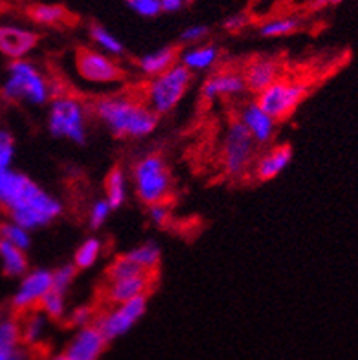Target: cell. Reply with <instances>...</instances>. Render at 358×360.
I'll return each instance as SVG.
<instances>
[{"label": "cell", "instance_id": "obj_2", "mask_svg": "<svg viewBox=\"0 0 358 360\" xmlns=\"http://www.w3.org/2000/svg\"><path fill=\"white\" fill-rule=\"evenodd\" d=\"M91 114L115 139H145L158 130L161 117L145 101L130 94H110L94 101Z\"/></svg>", "mask_w": 358, "mask_h": 360}, {"label": "cell", "instance_id": "obj_10", "mask_svg": "<svg viewBox=\"0 0 358 360\" xmlns=\"http://www.w3.org/2000/svg\"><path fill=\"white\" fill-rule=\"evenodd\" d=\"M75 72L94 86H114L124 81V70L117 59L91 48H81L75 53Z\"/></svg>", "mask_w": 358, "mask_h": 360}, {"label": "cell", "instance_id": "obj_20", "mask_svg": "<svg viewBox=\"0 0 358 360\" xmlns=\"http://www.w3.org/2000/svg\"><path fill=\"white\" fill-rule=\"evenodd\" d=\"M177 63H179L177 46H163V48H158V50L141 55L137 59V70L146 79H152L170 70Z\"/></svg>", "mask_w": 358, "mask_h": 360}, {"label": "cell", "instance_id": "obj_29", "mask_svg": "<svg viewBox=\"0 0 358 360\" xmlns=\"http://www.w3.org/2000/svg\"><path fill=\"white\" fill-rule=\"evenodd\" d=\"M27 15H30V18L33 20V24L44 27L60 26V24L66 22V18H68L66 8L59 4H35L30 8Z\"/></svg>", "mask_w": 358, "mask_h": 360}, {"label": "cell", "instance_id": "obj_39", "mask_svg": "<svg viewBox=\"0 0 358 360\" xmlns=\"http://www.w3.org/2000/svg\"><path fill=\"white\" fill-rule=\"evenodd\" d=\"M128 8L143 18H154L161 15L159 0H124Z\"/></svg>", "mask_w": 358, "mask_h": 360}, {"label": "cell", "instance_id": "obj_4", "mask_svg": "<svg viewBox=\"0 0 358 360\" xmlns=\"http://www.w3.org/2000/svg\"><path fill=\"white\" fill-rule=\"evenodd\" d=\"M48 132L73 145H87L90 108L81 97L60 94L48 103Z\"/></svg>", "mask_w": 358, "mask_h": 360}, {"label": "cell", "instance_id": "obj_28", "mask_svg": "<svg viewBox=\"0 0 358 360\" xmlns=\"http://www.w3.org/2000/svg\"><path fill=\"white\" fill-rule=\"evenodd\" d=\"M302 27V20L293 15H281V17L269 18L265 22L260 24L258 33L263 39H281L296 33Z\"/></svg>", "mask_w": 358, "mask_h": 360}, {"label": "cell", "instance_id": "obj_34", "mask_svg": "<svg viewBox=\"0 0 358 360\" xmlns=\"http://www.w3.org/2000/svg\"><path fill=\"white\" fill-rule=\"evenodd\" d=\"M17 154V143L13 132L6 127H0V169H9Z\"/></svg>", "mask_w": 358, "mask_h": 360}, {"label": "cell", "instance_id": "obj_30", "mask_svg": "<svg viewBox=\"0 0 358 360\" xmlns=\"http://www.w3.org/2000/svg\"><path fill=\"white\" fill-rule=\"evenodd\" d=\"M39 309L51 322H63V320H66V315H68V298H66L64 292L50 289L41 300V304H39Z\"/></svg>", "mask_w": 358, "mask_h": 360}, {"label": "cell", "instance_id": "obj_23", "mask_svg": "<svg viewBox=\"0 0 358 360\" xmlns=\"http://www.w3.org/2000/svg\"><path fill=\"white\" fill-rule=\"evenodd\" d=\"M23 346L18 315L4 313L0 315V360H9L18 347Z\"/></svg>", "mask_w": 358, "mask_h": 360}, {"label": "cell", "instance_id": "obj_8", "mask_svg": "<svg viewBox=\"0 0 358 360\" xmlns=\"http://www.w3.org/2000/svg\"><path fill=\"white\" fill-rule=\"evenodd\" d=\"M309 96V86L304 81L280 77L269 84L265 90L256 94V103L263 112H267L274 121L281 123L295 114Z\"/></svg>", "mask_w": 358, "mask_h": 360}, {"label": "cell", "instance_id": "obj_18", "mask_svg": "<svg viewBox=\"0 0 358 360\" xmlns=\"http://www.w3.org/2000/svg\"><path fill=\"white\" fill-rule=\"evenodd\" d=\"M222 60V48L216 42H201L196 46H185V50H179V64L185 66L188 72L210 73Z\"/></svg>", "mask_w": 358, "mask_h": 360}, {"label": "cell", "instance_id": "obj_17", "mask_svg": "<svg viewBox=\"0 0 358 360\" xmlns=\"http://www.w3.org/2000/svg\"><path fill=\"white\" fill-rule=\"evenodd\" d=\"M290 161H293V148L289 145L269 146L260 158L254 160L250 172H252L254 179H258V181H272L281 172H286Z\"/></svg>", "mask_w": 358, "mask_h": 360}, {"label": "cell", "instance_id": "obj_43", "mask_svg": "<svg viewBox=\"0 0 358 360\" xmlns=\"http://www.w3.org/2000/svg\"><path fill=\"white\" fill-rule=\"evenodd\" d=\"M344 0H314V6L317 8H333V6L342 4Z\"/></svg>", "mask_w": 358, "mask_h": 360}, {"label": "cell", "instance_id": "obj_22", "mask_svg": "<svg viewBox=\"0 0 358 360\" xmlns=\"http://www.w3.org/2000/svg\"><path fill=\"white\" fill-rule=\"evenodd\" d=\"M128 191H130V178L127 170L122 167L110 169L105 178V200L108 201L112 209H121L128 200Z\"/></svg>", "mask_w": 358, "mask_h": 360}, {"label": "cell", "instance_id": "obj_31", "mask_svg": "<svg viewBox=\"0 0 358 360\" xmlns=\"http://www.w3.org/2000/svg\"><path fill=\"white\" fill-rule=\"evenodd\" d=\"M32 233L27 229L13 224L11 219H6L0 224V242H6L9 245L23 249V251H27L32 247Z\"/></svg>", "mask_w": 358, "mask_h": 360}, {"label": "cell", "instance_id": "obj_32", "mask_svg": "<svg viewBox=\"0 0 358 360\" xmlns=\"http://www.w3.org/2000/svg\"><path fill=\"white\" fill-rule=\"evenodd\" d=\"M141 273H143V271H141L139 267L128 258L127 252H124V255L115 256L114 260L110 262V265L106 267V280H108V282H115V280L130 278V276H136V274Z\"/></svg>", "mask_w": 358, "mask_h": 360}, {"label": "cell", "instance_id": "obj_14", "mask_svg": "<svg viewBox=\"0 0 358 360\" xmlns=\"http://www.w3.org/2000/svg\"><path fill=\"white\" fill-rule=\"evenodd\" d=\"M238 121L245 127V130L250 134L254 143L258 146L271 145L272 139L278 134V121L271 117L267 112H263L256 101H247L238 112Z\"/></svg>", "mask_w": 358, "mask_h": 360}, {"label": "cell", "instance_id": "obj_42", "mask_svg": "<svg viewBox=\"0 0 358 360\" xmlns=\"http://www.w3.org/2000/svg\"><path fill=\"white\" fill-rule=\"evenodd\" d=\"M9 360H37V355H35V352H33L32 347L20 346Z\"/></svg>", "mask_w": 358, "mask_h": 360}, {"label": "cell", "instance_id": "obj_27", "mask_svg": "<svg viewBox=\"0 0 358 360\" xmlns=\"http://www.w3.org/2000/svg\"><path fill=\"white\" fill-rule=\"evenodd\" d=\"M127 256L130 258L134 264L139 267L143 273H150L155 274L158 267L161 265V256H163V251H161V247L159 243L155 242H145L136 245L134 249L127 252Z\"/></svg>", "mask_w": 358, "mask_h": 360}, {"label": "cell", "instance_id": "obj_6", "mask_svg": "<svg viewBox=\"0 0 358 360\" xmlns=\"http://www.w3.org/2000/svg\"><path fill=\"white\" fill-rule=\"evenodd\" d=\"M192 81L194 75L177 63L158 77L148 79L143 90V101L159 117L172 114L191 90Z\"/></svg>", "mask_w": 358, "mask_h": 360}, {"label": "cell", "instance_id": "obj_3", "mask_svg": "<svg viewBox=\"0 0 358 360\" xmlns=\"http://www.w3.org/2000/svg\"><path fill=\"white\" fill-rule=\"evenodd\" d=\"M0 97L6 103L44 106L51 101L50 79L30 59L9 60L6 77L0 84Z\"/></svg>", "mask_w": 358, "mask_h": 360}, {"label": "cell", "instance_id": "obj_11", "mask_svg": "<svg viewBox=\"0 0 358 360\" xmlns=\"http://www.w3.org/2000/svg\"><path fill=\"white\" fill-rule=\"evenodd\" d=\"M51 289V269L37 267L30 269L18 278V285L11 297V311L15 315H23L27 311L37 309L44 295Z\"/></svg>", "mask_w": 358, "mask_h": 360}, {"label": "cell", "instance_id": "obj_15", "mask_svg": "<svg viewBox=\"0 0 358 360\" xmlns=\"http://www.w3.org/2000/svg\"><path fill=\"white\" fill-rule=\"evenodd\" d=\"M106 338L94 324L75 329L73 337L64 347L63 355L68 360H99L105 353Z\"/></svg>", "mask_w": 358, "mask_h": 360}, {"label": "cell", "instance_id": "obj_33", "mask_svg": "<svg viewBox=\"0 0 358 360\" xmlns=\"http://www.w3.org/2000/svg\"><path fill=\"white\" fill-rule=\"evenodd\" d=\"M79 271L73 267V264H64L59 265L57 269H51V289L55 291L64 292L68 295V291L72 289L73 282H75V276H77Z\"/></svg>", "mask_w": 358, "mask_h": 360}, {"label": "cell", "instance_id": "obj_35", "mask_svg": "<svg viewBox=\"0 0 358 360\" xmlns=\"http://www.w3.org/2000/svg\"><path fill=\"white\" fill-rule=\"evenodd\" d=\"M112 210L114 209L110 207V203L105 198L94 201L90 210H88V225H90L91 231H97V229L103 227L110 219V216H112Z\"/></svg>", "mask_w": 358, "mask_h": 360}, {"label": "cell", "instance_id": "obj_24", "mask_svg": "<svg viewBox=\"0 0 358 360\" xmlns=\"http://www.w3.org/2000/svg\"><path fill=\"white\" fill-rule=\"evenodd\" d=\"M0 267L8 278L18 280L30 271L27 251H23V249L9 245L6 242H0Z\"/></svg>", "mask_w": 358, "mask_h": 360}, {"label": "cell", "instance_id": "obj_5", "mask_svg": "<svg viewBox=\"0 0 358 360\" xmlns=\"http://www.w3.org/2000/svg\"><path fill=\"white\" fill-rule=\"evenodd\" d=\"M137 200L145 207L168 201L174 188L172 172L161 154H146L134 163L130 172Z\"/></svg>", "mask_w": 358, "mask_h": 360}, {"label": "cell", "instance_id": "obj_40", "mask_svg": "<svg viewBox=\"0 0 358 360\" xmlns=\"http://www.w3.org/2000/svg\"><path fill=\"white\" fill-rule=\"evenodd\" d=\"M250 24V17L247 13H234L229 15L225 20H223V30L227 33H240L243 32L245 27Z\"/></svg>", "mask_w": 358, "mask_h": 360}, {"label": "cell", "instance_id": "obj_7", "mask_svg": "<svg viewBox=\"0 0 358 360\" xmlns=\"http://www.w3.org/2000/svg\"><path fill=\"white\" fill-rule=\"evenodd\" d=\"M258 145L238 119L229 121L222 141V167L229 178H245L252 169Z\"/></svg>", "mask_w": 358, "mask_h": 360}, {"label": "cell", "instance_id": "obj_25", "mask_svg": "<svg viewBox=\"0 0 358 360\" xmlns=\"http://www.w3.org/2000/svg\"><path fill=\"white\" fill-rule=\"evenodd\" d=\"M88 37L96 44L97 50L110 55V57H114V59H122L127 55L124 44L119 41L114 33L110 32L108 27L103 26V24H90V27H88Z\"/></svg>", "mask_w": 358, "mask_h": 360}, {"label": "cell", "instance_id": "obj_13", "mask_svg": "<svg viewBox=\"0 0 358 360\" xmlns=\"http://www.w3.org/2000/svg\"><path fill=\"white\" fill-rule=\"evenodd\" d=\"M41 37L35 30L20 24H0V55L9 60L27 59L39 46Z\"/></svg>", "mask_w": 358, "mask_h": 360}, {"label": "cell", "instance_id": "obj_45", "mask_svg": "<svg viewBox=\"0 0 358 360\" xmlns=\"http://www.w3.org/2000/svg\"><path fill=\"white\" fill-rule=\"evenodd\" d=\"M185 2H186V4H188V2H192V0H185Z\"/></svg>", "mask_w": 358, "mask_h": 360}, {"label": "cell", "instance_id": "obj_44", "mask_svg": "<svg viewBox=\"0 0 358 360\" xmlns=\"http://www.w3.org/2000/svg\"><path fill=\"white\" fill-rule=\"evenodd\" d=\"M44 360H68L66 356L63 355V353H59V355H51V356H46Z\"/></svg>", "mask_w": 358, "mask_h": 360}, {"label": "cell", "instance_id": "obj_1", "mask_svg": "<svg viewBox=\"0 0 358 360\" xmlns=\"http://www.w3.org/2000/svg\"><path fill=\"white\" fill-rule=\"evenodd\" d=\"M0 209L6 210L8 219L30 233L50 227L64 214L59 198L13 167L0 169Z\"/></svg>", "mask_w": 358, "mask_h": 360}, {"label": "cell", "instance_id": "obj_37", "mask_svg": "<svg viewBox=\"0 0 358 360\" xmlns=\"http://www.w3.org/2000/svg\"><path fill=\"white\" fill-rule=\"evenodd\" d=\"M210 37V27L207 24H192L186 26L181 33H179V41L185 46H196L201 42H207Z\"/></svg>", "mask_w": 358, "mask_h": 360}, {"label": "cell", "instance_id": "obj_16", "mask_svg": "<svg viewBox=\"0 0 358 360\" xmlns=\"http://www.w3.org/2000/svg\"><path fill=\"white\" fill-rule=\"evenodd\" d=\"M154 274L141 273L130 278L115 280V282H108L103 292V298L108 306H115V304H122V302L134 300L137 297H145L154 288Z\"/></svg>", "mask_w": 358, "mask_h": 360}, {"label": "cell", "instance_id": "obj_38", "mask_svg": "<svg viewBox=\"0 0 358 360\" xmlns=\"http://www.w3.org/2000/svg\"><path fill=\"white\" fill-rule=\"evenodd\" d=\"M148 219L155 227L165 229L170 225L172 221V209L168 205V201H163V203H154V205H148Z\"/></svg>", "mask_w": 358, "mask_h": 360}, {"label": "cell", "instance_id": "obj_26", "mask_svg": "<svg viewBox=\"0 0 358 360\" xmlns=\"http://www.w3.org/2000/svg\"><path fill=\"white\" fill-rule=\"evenodd\" d=\"M105 252L103 240L97 236H88L81 242V245L73 252V267L77 271H88L99 264L101 256Z\"/></svg>", "mask_w": 358, "mask_h": 360}, {"label": "cell", "instance_id": "obj_12", "mask_svg": "<svg viewBox=\"0 0 358 360\" xmlns=\"http://www.w3.org/2000/svg\"><path fill=\"white\" fill-rule=\"evenodd\" d=\"M243 94H247L243 73L234 72V70L210 72L209 77L201 82L200 88V97L205 105H214L218 101L238 99Z\"/></svg>", "mask_w": 358, "mask_h": 360}, {"label": "cell", "instance_id": "obj_41", "mask_svg": "<svg viewBox=\"0 0 358 360\" xmlns=\"http://www.w3.org/2000/svg\"><path fill=\"white\" fill-rule=\"evenodd\" d=\"M186 6L185 0H159L161 13H177Z\"/></svg>", "mask_w": 358, "mask_h": 360}, {"label": "cell", "instance_id": "obj_36", "mask_svg": "<svg viewBox=\"0 0 358 360\" xmlns=\"http://www.w3.org/2000/svg\"><path fill=\"white\" fill-rule=\"evenodd\" d=\"M96 315H97V311L94 309V306L82 304V306H77L75 309L68 311V315H66V322H68L72 328L79 329V328H84V326L94 324Z\"/></svg>", "mask_w": 358, "mask_h": 360}, {"label": "cell", "instance_id": "obj_21", "mask_svg": "<svg viewBox=\"0 0 358 360\" xmlns=\"http://www.w3.org/2000/svg\"><path fill=\"white\" fill-rule=\"evenodd\" d=\"M50 322L51 320L48 319V316H46L39 307H37V309L27 311V313H23V315H18L23 346L35 349V347L44 340Z\"/></svg>", "mask_w": 358, "mask_h": 360}, {"label": "cell", "instance_id": "obj_19", "mask_svg": "<svg viewBox=\"0 0 358 360\" xmlns=\"http://www.w3.org/2000/svg\"><path fill=\"white\" fill-rule=\"evenodd\" d=\"M281 77V64L272 57H256L247 64L243 72L245 86L250 94H260L262 90Z\"/></svg>", "mask_w": 358, "mask_h": 360}, {"label": "cell", "instance_id": "obj_9", "mask_svg": "<svg viewBox=\"0 0 358 360\" xmlns=\"http://www.w3.org/2000/svg\"><path fill=\"white\" fill-rule=\"evenodd\" d=\"M148 309V295L137 297L134 300L108 306L106 309L99 311L94 320V326L106 338V342H114L115 338L127 335L134 326L145 316Z\"/></svg>", "mask_w": 358, "mask_h": 360}]
</instances>
